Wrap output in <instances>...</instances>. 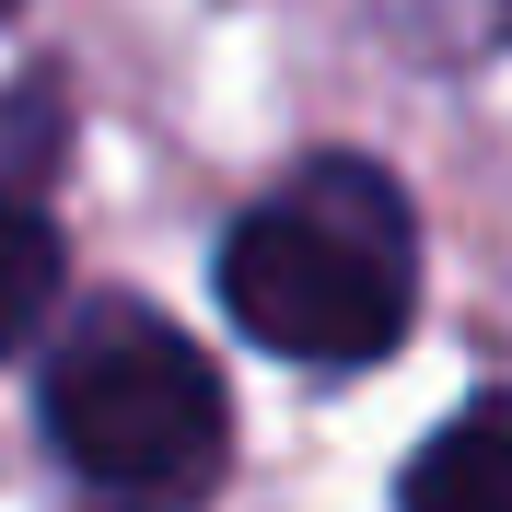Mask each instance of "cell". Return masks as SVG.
Segmentation results:
<instances>
[{
	"label": "cell",
	"mask_w": 512,
	"mask_h": 512,
	"mask_svg": "<svg viewBox=\"0 0 512 512\" xmlns=\"http://www.w3.org/2000/svg\"><path fill=\"white\" fill-rule=\"evenodd\" d=\"M59 303V233L35 222L24 198H0V350H24Z\"/></svg>",
	"instance_id": "4"
},
{
	"label": "cell",
	"mask_w": 512,
	"mask_h": 512,
	"mask_svg": "<svg viewBox=\"0 0 512 512\" xmlns=\"http://www.w3.org/2000/svg\"><path fill=\"white\" fill-rule=\"evenodd\" d=\"M47 443L70 454V478L105 501H198L222 478V373L140 303H94L47 361Z\"/></svg>",
	"instance_id": "2"
},
{
	"label": "cell",
	"mask_w": 512,
	"mask_h": 512,
	"mask_svg": "<svg viewBox=\"0 0 512 512\" xmlns=\"http://www.w3.org/2000/svg\"><path fill=\"white\" fill-rule=\"evenodd\" d=\"M0 12H12V0H0Z\"/></svg>",
	"instance_id": "5"
},
{
	"label": "cell",
	"mask_w": 512,
	"mask_h": 512,
	"mask_svg": "<svg viewBox=\"0 0 512 512\" xmlns=\"http://www.w3.org/2000/svg\"><path fill=\"white\" fill-rule=\"evenodd\" d=\"M396 512H512V396H478L431 431V454L408 466Z\"/></svg>",
	"instance_id": "3"
},
{
	"label": "cell",
	"mask_w": 512,
	"mask_h": 512,
	"mask_svg": "<svg viewBox=\"0 0 512 512\" xmlns=\"http://www.w3.org/2000/svg\"><path fill=\"white\" fill-rule=\"evenodd\" d=\"M222 303L280 361H384L419 303V233L408 198L373 163L326 152L280 198H256L222 245Z\"/></svg>",
	"instance_id": "1"
}]
</instances>
